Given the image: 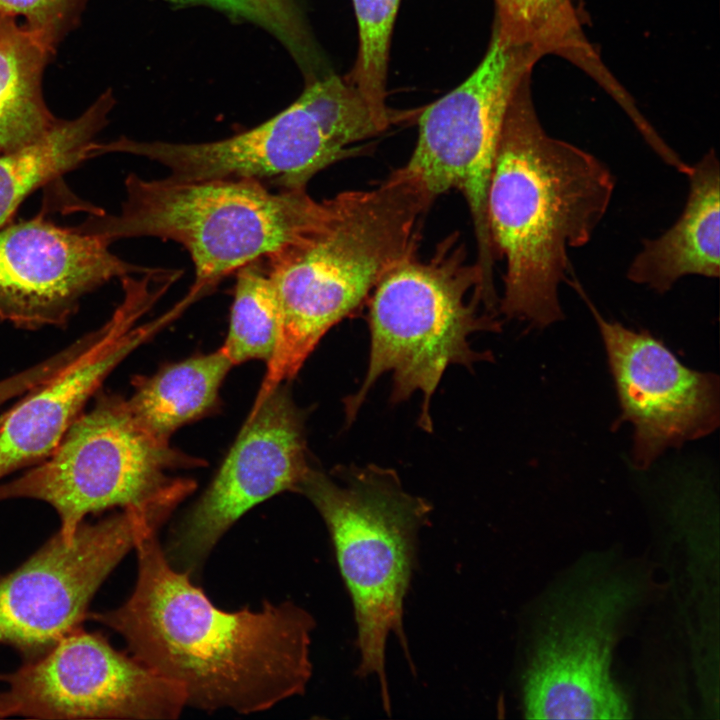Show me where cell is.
<instances>
[{"mask_svg":"<svg viewBox=\"0 0 720 720\" xmlns=\"http://www.w3.org/2000/svg\"><path fill=\"white\" fill-rule=\"evenodd\" d=\"M8 412H9V409L0 414V428H1L5 418L7 417Z\"/></svg>","mask_w":720,"mask_h":720,"instance_id":"83f0119b","label":"cell"},{"mask_svg":"<svg viewBox=\"0 0 720 720\" xmlns=\"http://www.w3.org/2000/svg\"><path fill=\"white\" fill-rule=\"evenodd\" d=\"M433 200L403 166L371 189L337 194L318 229L263 259L279 329L256 400L293 378L322 337L365 302L394 265L416 253Z\"/></svg>","mask_w":720,"mask_h":720,"instance_id":"3957f363","label":"cell"},{"mask_svg":"<svg viewBox=\"0 0 720 720\" xmlns=\"http://www.w3.org/2000/svg\"><path fill=\"white\" fill-rule=\"evenodd\" d=\"M119 213H92L77 227L110 243L156 237L189 254L195 281L187 299L241 267L266 258L319 228L331 198L318 201L306 189L270 190L250 177L180 180L127 175Z\"/></svg>","mask_w":720,"mask_h":720,"instance_id":"277c9868","label":"cell"},{"mask_svg":"<svg viewBox=\"0 0 720 720\" xmlns=\"http://www.w3.org/2000/svg\"><path fill=\"white\" fill-rule=\"evenodd\" d=\"M122 280L123 300L93 343L9 408L0 428V480L49 456L112 370L170 320L166 314L136 326L163 289H151L150 274Z\"/></svg>","mask_w":720,"mask_h":720,"instance_id":"2e32d148","label":"cell"},{"mask_svg":"<svg viewBox=\"0 0 720 720\" xmlns=\"http://www.w3.org/2000/svg\"><path fill=\"white\" fill-rule=\"evenodd\" d=\"M262 260L236 271L227 337L222 350L233 366L271 358L278 336L279 309Z\"/></svg>","mask_w":720,"mask_h":720,"instance_id":"7402d4cb","label":"cell"},{"mask_svg":"<svg viewBox=\"0 0 720 720\" xmlns=\"http://www.w3.org/2000/svg\"><path fill=\"white\" fill-rule=\"evenodd\" d=\"M525 76L507 108L487 192L495 259L504 258L500 311L537 329L564 318L560 284L570 248L586 245L610 205L615 178L592 153L547 134Z\"/></svg>","mask_w":720,"mask_h":720,"instance_id":"7a4b0ae2","label":"cell"},{"mask_svg":"<svg viewBox=\"0 0 720 720\" xmlns=\"http://www.w3.org/2000/svg\"><path fill=\"white\" fill-rule=\"evenodd\" d=\"M114 106L111 90L80 116L58 119L37 142L0 154V228L12 221L21 203L35 190L96 157V135Z\"/></svg>","mask_w":720,"mask_h":720,"instance_id":"ac0fdd59","label":"cell"},{"mask_svg":"<svg viewBox=\"0 0 720 720\" xmlns=\"http://www.w3.org/2000/svg\"><path fill=\"white\" fill-rule=\"evenodd\" d=\"M231 367L221 347L168 365L150 377L135 378L127 406L147 432L169 441L175 430L215 405Z\"/></svg>","mask_w":720,"mask_h":720,"instance_id":"ffe728a7","label":"cell"},{"mask_svg":"<svg viewBox=\"0 0 720 720\" xmlns=\"http://www.w3.org/2000/svg\"><path fill=\"white\" fill-rule=\"evenodd\" d=\"M10 712L3 692L0 693V718L9 717Z\"/></svg>","mask_w":720,"mask_h":720,"instance_id":"4316f807","label":"cell"},{"mask_svg":"<svg viewBox=\"0 0 720 720\" xmlns=\"http://www.w3.org/2000/svg\"><path fill=\"white\" fill-rule=\"evenodd\" d=\"M296 491L311 501L330 533L354 607L357 673L377 678L389 712L386 642L394 633L406 649L403 602L431 506L405 492L395 472L374 465L344 468L337 478L309 468Z\"/></svg>","mask_w":720,"mask_h":720,"instance_id":"5b68a950","label":"cell"},{"mask_svg":"<svg viewBox=\"0 0 720 720\" xmlns=\"http://www.w3.org/2000/svg\"><path fill=\"white\" fill-rule=\"evenodd\" d=\"M23 386L20 379L16 376H10L0 381V406L8 400L19 396Z\"/></svg>","mask_w":720,"mask_h":720,"instance_id":"484cf974","label":"cell"},{"mask_svg":"<svg viewBox=\"0 0 720 720\" xmlns=\"http://www.w3.org/2000/svg\"><path fill=\"white\" fill-rule=\"evenodd\" d=\"M480 271L467 262L465 248L454 233L442 240L426 261L412 254L394 265L370 295V354L361 388L345 401L353 420L378 378L392 372V400L401 402L421 392L419 424L432 430L430 400L446 368L471 367L487 359L469 345L477 331H498L490 315L480 316L477 293Z\"/></svg>","mask_w":720,"mask_h":720,"instance_id":"8992f818","label":"cell"},{"mask_svg":"<svg viewBox=\"0 0 720 720\" xmlns=\"http://www.w3.org/2000/svg\"><path fill=\"white\" fill-rule=\"evenodd\" d=\"M95 400L49 456L0 484V501L29 498L52 506L68 540L89 514L149 501L173 481L166 471L185 465L169 441L137 422L126 398L101 393Z\"/></svg>","mask_w":720,"mask_h":720,"instance_id":"9c48e42d","label":"cell"},{"mask_svg":"<svg viewBox=\"0 0 720 720\" xmlns=\"http://www.w3.org/2000/svg\"><path fill=\"white\" fill-rule=\"evenodd\" d=\"M394 122L373 110L347 80L326 74L267 121L223 139L179 143L120 137L114 152L157 162L180 180L250 177L278 189H306L320 171Z\"/></svg>","mask_w":720,"mask_h":720,"instance_id":"ba28073f","label":"cell"},{"mask_svg":"<svg viewBox=\"0 0 720 720\" xmlns=\"http://www.w3.org/2000/svg\"><path fill=\"white\" fill-rule=\"evenodd\" d=\"M401 0H352L358 26V53L344 76L379 115L400 123L412 112L396 111L386 102L389 48Z\"/></svg>","mask_w":720,"mask_h":720,"instance_id":"603a6c76","label":"cell"},{"mask_svg":"<svg viewBox=\"0 0 720 720\" xmlns=\"http://www.w3.org/2000/svg\"><path fill=\"white\" fill-rule=\"evenodd\" d=\"M309 468L303 418L278 386L255 401L216 476L172 529L163 548L167 560L190 577L198 574L243 514L280 492L296 490Z\"/></svg>","mask_w":720,"mask_h":720,"instance_id":"4fadbf2b","label":"cell"},{"mask_svg":"<svg viewBox=\"0 0 720 720\" xmlns=\"http://www.w3.org/2000/svg\"><path fill=\"white\" fill-rule=\"evenodd\" d=\"M157 528L137 540V580L118 608L88 616L117 632L136 660L178 684L186 705L262 712L305 691L312 615L293 602L224 611L174 568Z\"/></svg>","mask_w":720,"mask_h":720,"instance_id":"6da1fadb","label":"cell"},{"mask_svg":"<svg viewBox=\"0 0 720 720\" xmlns=\"http://www.w3.org/2000/svg\"><path fill=\"white\" fill-rule=\"evenodd\" d=\"M103 237L44 216L0 228V320L23 329L64 326L83 296L114 278L146 273Z\"/></svg>","mask_w":720,"mask_h":720,"instance_id":"9a60e30c","label":"cell"},{"mask_svg":"<svg viewBox=\"0 0 720 720\" xmlns=\"http://www.w3.org/2000/svg\"><path fill=\"white\" fill-rule=\"evenodd\" d=\"M89 0H0V13L25 19L24 26L56 50L80 23Z\"/></svg>","mask_w":720,"mask_h":720,"instance_id":"d4e9b609","label":"cell"},{"mask_svg":"<svg viewBox=\"0 0 720 720\" xmlns=\"http://www.w3.org/2000/svg\"><path fill=\"white\" fill-rule=\"evenodd\" d=\"M493 28L506 42L539 59L563 57L593 77L606 91L616 79L603 65L583 28L574 0H494Z\"/></svg>","mask_w":720,"mask_h":720,"instance_id":"44dd1931","label":"cell"},{"mask_svg":"<svg viewBox=\"0 0 720 720\" xmlns=\"http://www.w3.org/2000/svg\"><path fill=\"white\" fill-rule=\"evenodd\" d=\"M0 681L10 716L168 720L186 706L178 684L81 627Z\"/></svg>","mask_w":720,"mask_h":720,"instance_id":"7c38bea8","label":"cell"},{"mask_svg":"<svg viewBox=\"0 0 720 720\" xmlns=\"http://www.w3.org/2000/svg\"><path fill=\"white\" fill-rule=\"evenodd\" d=\"M177 504L164 492L97 522L83 521L72 539L58 531L16 569L0 574V644L28 661L80 628L105 579Z\"/></svg>","mask_w":720,"mask_h":720,"instance_id":"8fae6325","label":"cell"},{"mask_svg":"<svg viewBox=\"0 0 720 720\" xmlns=\"http://www.w3.org/2000/svg\"><path fill=\"white\" fill-rule=\"evenodd\" d=\"M689 190L676 222L642 242L627 270L634 284L664 294L683 277L720 275V168L714 150L685 175Z\"/></svg>","mask_w":720,"mask_h":720,"instance_id":"e0dca14e","label":"cell"},{"mask_svg":"<svg viewBox=\"0 0 720 720\" xmlns=\"http://www.w3.org/2000/svg\"><path fill=\"white\" fill-rule=\"evenodd\" d=\"M539 58L503 40L493 28L488 49L471 75L417 116L418 138L404 165L435 199L456 189L470 210L477 243L481 295L496 298L495 256L487 192L508 105Z\"/></svg>","mask_w":720,"mask_h":720,"instance_id":"30bf717a","label":"cell"},{"mask_svg":"<svg viewBox=\"0 0 720 720\" xmlns=\"http://www.w3.org/2000/svg\"><path fill=\"white\" fill-rule=\"evenodd\" d=\"M54 54L16 18L0 13V154L37 142L58 121L42 93Z\"/></svg>","mask_w":720,"mask_h":720,"instance_id":"d6986e66","label":"cell"},{"mask_svg":"<svg viewBox=\"0 0 720 720\" xmlns=\"http://www.w3.org/2000/svg\"><path fill=\"white\" fill-rule=\"evenodd\" d=\"M572 286L600 331L621 406L633 426V464L647 469L668 448L702 438L719 425V378L683 365L646 330L605 319L581 285Z\"/></svg>","mask_w":720,"mask_h":720,"instance_id":"5bb4252c","label":"cell"},{"mask_svg":"<svg viewBox=\"0 0 720 720\" xmlns=\"http://www.w3.org/2000/svg\"><path fill=\"white\" fill-rule=\"evenodd\" d=\"M205 4L249 21L276 37L303 71L306 82L322 76V59L305 21L301 0H165Z\"/></svg>","mask_w":720,"mask_h":720,"instance_id":"cb8c5ba5","label":"cell"},{"mask_svg":"<svg viewBox=\"0 0 720 720\" xmlns=\"http://www.w3.org/2000/svg\"><path fill=\"white\" fill-rule=\"evenodd\" d=\"M602 559L577 564L548 593L522 676L533 719H623L630 706L613 677L622 626L643 597L640 577Z\"/></svg>","mask_w":720,"mask_h":720,"instance_id":"52a82bcc","label":"cell"}]
</instances>
